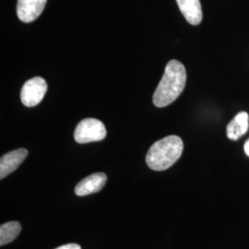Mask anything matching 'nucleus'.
Returning <instances> with one entry per match:
<instances>
[{
  "instance_id": "nucleus-6",
  "label": "nucleus",
  "mask_w": 249,
  "mask_h": 249,
  "mask_svg": "<svg viewBox=\"0 0 249 249\" xmlns=\"http://www.w3.org/2000/svg\"><path fill=\"white\" fill-rule=\"evenodd\" d=\"M107 177L104 173H95L82 179L75 187V194L77 196H88L96 193L106 186Z\"/></svg>"
},
{
  "instance_id": "nucleus-3",
  "label": "nucleus",
  "mask_w": 249,
  "mask_h": 249,
  "mask_svg": "<svg viewBox=\"0 0 249 249\" xmlns=\"http://www.w3.org/2000/svg\"><path fill=\"white\" fill-rule=\"evenodd\" d=\"M107 128L103 122L95 118H86L77 125L74 139L80 144L103 141L107 137Z\"/></svg>"
},
{
  "instance_id": "nucleus-9",
  "label": "nucleus",
  "mask_w": 249,
  "mask_h": 249,
  "mask_svg": "<svg viewBox=\"0 0 249 249\" xmlns=\"http://www.w3.org/2000/svg\"><path fill=\"white\" fill-rule=\"evenodd\" d=\"M249 127V116L247 112H240L231 119L226 127V134L231 141H237L248 132Z\"/></svg>"
},
{
  "instance_id": "nucleus-1",
  "label": "nucleus",
  "mask_w": 249,
  "mask_h": 249,
  "mask_svg": "<svg viewBox=\"0 0 249 249\" xmlns=\"http://www.w3.org/2000/svg\"><path fill=\"white\" fill-rule=\"evenodd\" d=\"M187 82L185 66L178 60H171L154 91L152 101L156 107H166L180 96Z\"/></svg>"
},
{
  "instance_id": "nucleus-11",
  "label": "nucleus",
  "mask_w": 249,
  "mask_h": 249,
  "mask_svg": "<svg viewBox=\"0 0 249 249\" xmlns=\"http://www.w3.org/2000/svg\"><path fill=\"white\" fill-rule=\"evenodd\" d=\"M54 249H81V248L78 244H67Z\"/></svg>"
},
{
  "instance_id": "nucleus-2",
  "label": "nucleus",
  "mask_w": 249,
  "mask_h": 249,
  "mask_svg": "<svg viewBox=\"0 0 249 249\" xmlns=\"http://www.w3.org/2000/svg\"><path fill=\"white\" fill-rule=\"evenodd\" d=\"M184 143L178 136H168L154 143L146 155V162L151 169H168L181 157Z\"/></svg>"
},
{
  "instance_id": "nucleus-10",
  "label": "nucleus",
  "mask_w": 249,
  "mask_h": 249,
  "mask_svg": "<svg viewBox=\"0 0 249 249\" xmlns=\"http://www.w3.org/2000/svg\"><path fill=\"white\" fill-rule=\"evenodd\" d=\"M21 226L18 222H9L0 226V246L3 247L18 237Z\"/></svg>"
},
{
  "instance_id": "nucleus-4",
  "label": "nucleus",
  "mask_w": 249,
  "mask_h": 249,
  "mask_svg": "<svg viewBox=\"0 0 249 249\" xmlns=\"http://www.w3.org/2000/svg\"><path fill=\"white\" fill-rule=\"evenodd\" d=\"M47 83L41 77H35L24 83L20 91L21 103L26 107H36L45 97Z\"/></svg>"
},
{
  "instance_id": "nucleus-12",
  "label": "nucleus",
  "mask_w": 249,
  "mask_h": 249,
  "mask_svg": "<svg viewBox=\"0 0 249 249\" xmlns=\"http://www.w3.org/2000/svg\"><path fill=\"white\" fill-rule=\"evenodd\" d=\"M244 150H245L246 154L249 157V139L246 142L245 145H244Z\"/></svg>"
},
{
  "instance_id": "nucleus-7",
  "label": "nucleus",
  "mask_w": 249,
  "mask_h": 249,
  "mask_svg": "<svg viewBox=\"0 0 249 249\" xmlns=\"http://www.w3.org/2000/svg\"><path fill=\"white\" fill-rule=\"evenodd\" d=\"M26 149H18L4 154L0 159V178L4 179L9 174L14 172L26 159Z\"/></svg>"
},
{
  "instance_id": "nucleus-5",
  "label": "nucleus",
  "mask_w": 249,
  "mask_h": 249,
  "mask_svg": "<svg viewBox=\"0 0 249 249\" xmlns=\"http://www.w3.org/2000/svg\"><path fill=\"white\" fill-rule=\"evenodd\" d=\"M47 0H18L17 15L18 18L29 23L38 18L44 11Z\"/></svg>"
},
{
  "instance_id": "nucleus-8",
  "label": "nucleus",
  "mask_w": 249,
  "mask_h": 249,
  "mask_svg": "<svg viewBox=\"0 0 249 249\" xmlns=\"http://www.w3.org/2000/svg\"><path fill=\"white\" fill-rule=\"evenodd\" d=\"M179 9L187 22L198 25L202 20V9L199 0H177Z\"/></svg>"
}]
</instances>
